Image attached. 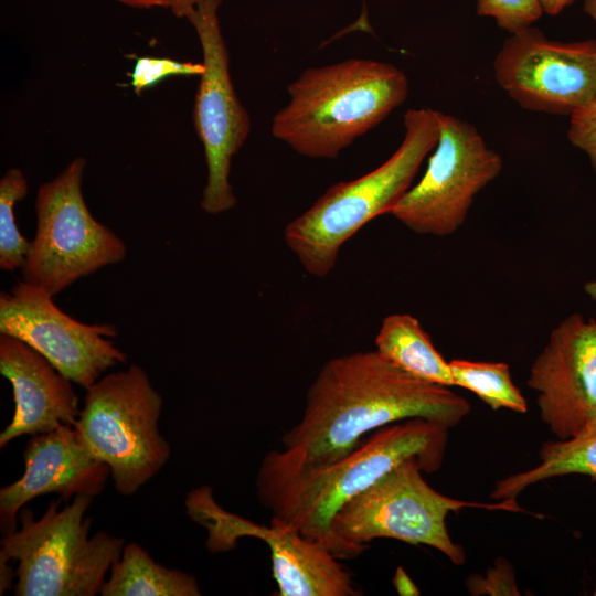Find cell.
Returning <instances> with one entry per match:
<instances>
[{"mask_svg":"<svg viewBox=\"0 0 596 596\" xmlns=\"http://www.w3.org/2000/svg\"><path fill=\"white\" fill-rule=\"evenodd\" d=\"M469 412V402L449 386L404 371L377 350L353 352L320 369L300 421L281 437L283 451L297 462L323 465L384 426L424 418L450 428Z\"/></svg>","mask_w":596,"mask_h":596,"instance_id":"6da1fadb","label":"cell"},{"mask_svg":"<svg viewBox=\"0 0 596 596\" xmlns=\"http://www.w3.org/2000/svg\"><path fill=\"white\" fill-rule=\"evenodd\" d=\"M448 429L424 418L396 422L323 465L297 462L283 450H270L256 477L258 501L270 512V524L317 540L340 558L331 529L339 510L408 459H417L424 472L437 471L444 460Z\"/></svg>","mask_w":596,"mask_h":596,"instance_id":"7a4b0ae2","label":"cell"},{"mask_svg":"<svg viewBox=\"0 0 596 596\" xmlns=\"http://www.w3.org/2000/svg\"><path fill=\"white\" fill-rule=\"evenodd\" d=\"M407 94L406 75L390 63L350 58L309 67L288 86L289 102L275 114L272 134L305 157L333 159Z\"/></svg>","mask_w":596,"mask_h":596,"instance_id":"3957f363","label":"cell"},{"mask_svg":"<svg viewBox=\"0 0 596 596\" xmlns=\"http://www.w3.org/2000/svg\"><path fill=\"white\" fill-rule=\"evenodd\" d=\"M404 128L402 143L385 162L355 180L331 185L286 225V245L309 275H329L343 244L372 219L390 214L412 187L424 158L438 141V111L407 109Z\"/></svg>","mask_w":596,"mask_h":596,"instance_id":"277c9868","label":"cell"},{"mask_svg":"<svg viewBox=\"0 0 596 596\" xmlns=\"http://www.w3.org/2000/svg\"><path fill=\"white\" fill-rule=\"evenodd\" d=\"M93 498L77 496L60 509L52 500L40 519L19 512L20 528L3 534L0 555L17 561L15 596H95L120 557L125 540L98 531L89 534L85 513Z\"/></svg>","mask_w":596,"mask_h":596,"instance_id":"5b68a950","label":"cell"},{"mask_svg":"<svg viewBox=\"0 0 596 596\" xmlns=\"http://www.w3.org/2000/svg\"><path fill=\"white\" fill-rule=\"evenodd\" d=\"M163 398L139 365L106 374L86 389L75 428L115 489L136 493L167 464L171 447L159 429Z\"/></svg>","mask_w":596,"mask_h":596,"instance_id":"8992f818","label":"cell"},{"mask_svg":"<svg viewBox=\"0 0 596 596\" xmlns=\"http://www.w3.org/2000/svg\"><path fill=\"white\" fill-rule=\"evenodd\" d=\"M417 459H408L348 501L336 514L332 534L340 558L359 556L375 539H393L413 545H428L455 565L465 562L464 549L447 530L450 512L467 507L519 511L518 504H479L447 497L423 478Z\"/></svg>","mask_w":596,"mask_h":596,"instance_id":"52a82bcc","label":"cell"},{"mask_svg":"<svg viewBox=\"0 0 596 596\" xmlns=\"http://www.w3.org/2000/svg\"><path fill=\"white\" fill-rule=\"evenodd\" d=\"M85 168V158L77 157L36 192V230L20 270L23 281L53 297L127 255L125 242L87 207Z\"/></svg>","mask_w":596,"mask_h":596,"instance_id":"ba28073f","label":"cell"},{"mask_svg":"<svg viewBox=\"0 0 596 596\" xmlns=\"http://www.w3.org/2000/svg\"><path fill=\"white\" fill-rule=\"evenodd\" d=\"M439 138L422 179L390 214L414 233L454 234L476 195L501 172L503 162L470 123L438 111Z\"/></svg>","mask_w":596,"mask_h":596,"instance_id":"9c48e42d","label":"cell"},{"mask_svg":"<svg viewBox=\"0 0 596 596\" xmlns=\"http://www.w3.org/2000/svg\"><path fill=\"white\" fill-rule=\"evenodd\" d=\"M220 4L221 0H201L187 18L203 54L204 72L200 76L193 119L207 169L200 205L212 215L236 205L230 183L231 163L251 131L249 116L231 79L230 56L217 13Z\"/></svg>","mask_w":596,"mask_h":596,"instance_id":"30bf717a","label":"cell"},{"mask_svg":"<svg viewBox=\"0 0 596 596\" xmlns=\"http://www.w3.org/2000/svg\"><path fill=\"white\" fill-rule=\"evenodd\" d=\"M187 514L207 533L212 553L234 549L242 538L262 540L270 550L280 596H358L350 572L324 544L283 526L258 524L223 509L212 488L201 486L185 498Z\"/></svg>","mask_w":596,"mask_h":596,"instance_id":"8fae6325","label":"cell"},{"mask_svg":"<svg viewBox=\"0 0 596 596\" xmlns=\"http://www.w3.org/2000/svg\"><path fill=\"white\" fill-rule=\"evenodd\" d=\"M493 72L522 108L571 115L596 94V40L560 42L528 26L503 42Z\"/></svg>","mask_w":596,"mask_h":596,"instance_id":"7c38bea8","label":"cell"},{"mask_svg":"<svg viewBox=\"0 0 596 596\" xmlns=\"http://www.w3.org/2000/svg\"><path fill=\"white\" fill-rule=\"evenodd\" d=\"M0 333L18 338L85 390L127 362L109 323H84L62 311L53 296L22 279L0 294Z\"/></svg>","mask_w":596,"mask_h":596,"instance_id":"4fadbf2b","label":"cell"},{"mask_svg":"<svg viewBox=\"0 0 596 596\" xmlns=\"http://www.w3.org/2000/svg\"><path fill=\"white\" fill-rule=\"evenodd\" d=\"M557 439L596 427V320L572 313L550 333L526 381Z\"/></svg>","mask_w":596,"mask_h":596,"instance_id":"5bb4252c","label":"cell"},{"mask_svg":"<svg viewBox=\"0 0 596 596\" xmlns=\"http://www.w3.org/2000/svg\"><path fill=\"white\" fill-rule=\"evenodd\" d=\"M24 473L0 489L3 534L18 529L21 509L36 497L58 494L63 500L99 496L110 477L107 465L89 450L74 426L34 435L24 451Z\"/></svg>","mask_w":596,"mask_h":596,"instance_id":"9a60e30c","label":"cell"},{"mask_svg":"<svg viewBox=\"0 0 596 596\" xmlns=\"http://www.w3.org/2000/svg\"><path fill=\"white\" fill-rule=\"evenodd\" d=\"M0 373L13 392L14 413L0 433V447L24 435L75 426L78 397L73 382L25 342L0 333Z\"/></svg>","mask_w":596,"mask_h":596,"instance_id":"2e32d148","label":"cell"},{"mask_svg":"<svg viewBox=\"0 0 596 596\" xmlns=\"http://www.w3.org/2000/svg\"><path fill=\"white\" fill-rule=\"evenodd\" d=\"M102 596H200L195 577L166 567L136 542L124 545L103 584Z\"/></svg>","mask_w":596,"mask_h":596,"instance_id":"e0dca14e","label":"cell"},{"mask_svg":"<svg viewBox=\"0 0 596 596\" xmlns=\"http://www.w3.org/2000/svg\"><path fill=\"white\" fill-rule=\"evenodd\" d=\"M375 350L419 379L454 386L449 362L437 351L418 319L412 315L386 316L375 337Z\"/></svg>","mask_w":596,"mask_h":596,"instance_id":"ac0fdd59","label":"cell"},{"mask_svg":"<svg viewBox=\"0 0 596 596\" xmlns=\"http://www.w3.org/2000/svg\"><path fill=\"white\" fill-rule=\"evenodd\" d=\"M539 456L538 466L497 481L490 498L517 503L525 488L545 479L572 473L596 478V427L568 439L545 441Z\"/></svg>","mask_w":596,"mask_h":596,"instance_id":"d6986e66","label":"cell"},{"mask_svg":"<svg viewBox=\"0 0 596 596\" xmlns=\"http://www.w3.org/2000/svg\"><path fill=\"white\" fill-rule=\"evenodd\" d=\"M449 366L454 386L469 390L492 409L528 411L526 401L513 383L507 363L455 359L449 361Z\"/></svg>","mask_w":596,"mask_h":596,"instance_id":"ffe728a7","label":"cell"},{"mask_svg":"<svg viewBox=\"0 0 596 596\" xmlns=\"http://www.w3.org/2000/svg\"><path fill=\"white\" fill-rule=\"evenodd\" d=\"M28 181L22 170L11 168L0 180V268L4 272L21 269L30 247L20 232L14 207L28 194Z\"/></svg>","mask_w":596,"mask_h":596,"instance_id":"44dd1931","label":"cell"},{"mask_svg":"<svg viewBox=\"0 0 596 596\" xmlns=\"http://www.w3.org/2000/svg\"><path fill=\"white\" fill-rule=\"evenodd\" d=\"M476 9L510 33L531 26L544 13L540 0H476Z\"/></svg>","mask_w":596,"mask_h":596,"instance_id":"7402d4cb","label":"cell"},{"mask_svg":"<svg viewBox=\"0 0 596 596\" xmlns=\"http://www.w3.org/2000/svg\"><path fill=\"white\" fill-rule=\"evenodd\" d=\"M203 72V63L179 62L169 57L140 56L129 73L130 86L135 93L140 94L166 77L201 76Z\"/></svg>","mask_w":596,"mask_h":596,"instance_id":"603a6c76","label":"cell"},{"mask_svg":"<svg viewBox=\"0 0 596 596\" xmlns=\"http://www.w3.org/2000/svg\"><path fill=\"white\" fill-rule=\"evenodd\" d=\"M570 117L568 140L587 155L596 175V94Z\"/></svg>","mask_w":596,"mask_h":596,"instance_id":"cb8c5ba5","label":"cell"},{"mask_svg":"<svg viewBox=\"0 0 596 596\" xmlns=\"http://www.w3.org/2000/svg\"><path fill=\"white\" fill-rule=\"evenodd\" d=\"M468 589L475 595H519L512 567L504 561L497 563L487 576L472 575L468 578Z\"/></svg>","mask_w":596,"mask_h":596,"instance_id":"d4e9b609","label":"cell"},{"mask_svg":"<svg viewBox=\"0 0 596 596\" xmlns=\"http://www.w3.org/2000/svg\"><path fill=\"white\" fill-rule=\"evenodd\" d=\"M393 585L395 590L401 596H416L419 595V589L408 576L406 571L398 566L393 577Z\"/></svg>","mask_w":596,"mask_h":596,"instance_id":"484cf974","label":"cell"},{"mask_svg":"<svg viewBox=\"0 0 596 596\" xmlns=\"http://www.w3.org/2000/svg\"><path fill=\"white\" fill-rule=\"evenodd\" d=\"M10 560L0 555V594L13 588V578L15 577V571L9 565Z\"/></svg>","mask_w":596,"mask_h":596,"instance_id":"4316f807","label":"cell"},{"mask_svg":"<svg viewBox=\"0 0 596 596\" xmlns=\"http://www.w3.org/2000/svg\"><path fill=\"white\" fill-rule=\"evenodd\" d=\"M575 0H540L543 12L550 15H556Z\"/></svg>","mask_w":596,"mask_h":596,"instance_id":"83f0119b","label":"cell"},{"mask_svg":"<svg viewBox=\"0 0 596 596\" xmlns=\"http://www.w3.org/2000/svg\"><path fill=\"white\" fill-rule=\"evenodd\" d=\"M126 6L135 8L161 7L171 9L172 0H117Z\"/></svg>","mask_w":596,"mask_h":596,"instance_id":"f1b7e54d","label":"cell"},{"mask_svg":"<svg viewBox=\"0 0 596 596\" xmlns=\"http://www.w3.org/2000/svg\"><path fill=\"white\" fill-rule=\"evenodd\" d=\"M350 31H364V32L373 33L372 28L370 26L369 21H368L365 0H363V8H362V12L359 20L354 22L349 29H347L344 33L350 32Z\"/></svg>","mask_w":596,"mask_h":596,"instance_id":"f546056e","label":"cell"},{"mask_svg":"<svg viewBox=\"0 0 596 596\" xmlns=\"http://www.w3.org/2000/svg\"><path fill=\"white\" fill-rule=\"evenodd\" d=\"M584 291L590 299L596 300V273L594 278L584 285Z\"/></svg>","mask_w":596,"mask_h":596,"instance_id":"4dcf8cb0","label":"cell"},{"mask_svg":"<svg viewBox=\"0 0 596 596\" xmlns=\"http://www.w3.org/2000/svg\"><path fill=\"white\" fill-rule=\"evenodd\" d=\"M583 9L596 21V0H584Z\"/></svg>","mask_w":596,"mask_h":596,"instance_id":"1f68e13d","label":"cell"}]
</instances>
